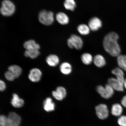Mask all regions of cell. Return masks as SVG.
Listing matches in <instances>:
<instances>
[{
    "label": "cell",
    "instance_id": "5",
    "mask_svg": "<svg viewBox=\"0 0 126 126\" xmlns=\"http://www.w3.org/2000/svg\"><path fill=\"white\" fill-rule=\"evenodd\" d=\"M67 45L71 48H75L78 50L82 48L83 42L81 38L76 34H72L67 40Z\"/></svg>",
    "mask_w": 126,
    "mask_h": 126
},
{
    "label": "cell",
    "instance_id": "4",
    "mask_svg": "<svg viewBox=\"0 0 126 126\" xmlns=\"http://www.w3.org/2000/svg\"><path fill=\"white\" fill-rule=\"evenodd\" d=\"M96 90L102 97L107 99L112 97L114 93V90L108 83L105 87L101 85L97 86Z\"/></svg>",
    "mask_w": 126,
    "mask_h": 126
},
{
    "label": "cell",
    "instance_id": "25",
    "mask_svg": "<svg viewBox=\"0 0 126 126\" xmlns=\"http://www.w3.org/2000/svg\"><path fill=\"white\" fill-rule=\"evenodd\" d=\"M64 5L66 9L72 11L74 10L76 7V3L75 0H65Z\"/></svg>",
    "mask_w": 126,
    "mask_h": 126
},
{
    "label": "cell",
    "instance_id": "31",
    "mask_svg": "<svg viewBox=\"0 0 126 126\" xmlns=\"http://www.w3.org/2000/svg\"><path fill=\"white\" fill-rule=\"evenodd\" d=\"M121 104L123 106L126 108V95L123 97L121 100Z\"/></svg>",
    "mask_w": 126,
    "mask_h": 126
},
{
    "label": "cell",
    "instance_id": "9",
    "mask_svg": "<svg viewBox=\"0 0 126 126\" xmlns=\"http://www.w3.org/2000/svg\"><path fill=\"white\" fill-rule=\"evenodd\" d=\"M102 26L101 20L97 17H94L89 20L88 26L91 31H95L98 30Z\"/></svg>",
    "mask_w": 126,
    "mask_h": 126
},
{
    "label": "cell",
    "instance_id": "30",
    "mask_svg": "<svg viewBox=\"0 0 126 126\" xmlns=\"http://www.w3.org/2000/svg\"><path fill=\"white\" fill-rule=\"evenodd\" d=\"M6 88V85L3 81L0 80V90L3 91L5 90Z\"/></svg>",
    "mask_w": 126,
    "mask_h": 126
},
{
    "label": "cell",
    "instance_id": "21",
    "mask_svg": "<svg viewBox=\"0 0 126 126\" xmlns=\"http://www.w3.org/2000/svg\"><path fill=\"white\" fill-rule=\"evenodd\" d=\"M8 70L13 74L16 78H18L21 75L22 72L21 67L16 65L9 66L8 68Z\"/></svg>",
    "mask_w": 126,
    "mask_h": 126
},
{
    "label": "cell",
    "instance_id": "7",
    "mask_svg": "<svg viewBox=\"0 0 126 126\" xmlns=\"http://www.w3.org/2000/svg\"><path fill=\"white\" fill-rule=\"evenodd\" d=\"M21 121V117L19 115L14 112H12L7 116V126H19Z\"/></svg>",
    "mask_w": 126,
    "mask_h": 126
},
{
    "label": "cell",
    "instance_id": "16",
    "mask_svg": "<svg viewBox=\"0 0 126 126\" xmlns=\"http://www.w3.org/2000/svg\"><path fill=\"white\" fill-rule=\"evenodd\" d=\"M93 62L94 65L99 68L104 67L106 64L104 57L100 54L97 55L94 57Z\"/></svg>",
    "mask_w": 126,
    "mask_h": 126
},
{
    "label": "cell",
    "instance_id": "17",
    "mask_svg": "<svg viewBox=\"0 0 126 126\" xmlns=\"http://www.w3.org/2000/svg\"><path fill=\"white\" fill-rule=\"evenodd\" d=\"M111 73L115 76L116 78L123 83L125 79L124 78V73L123 70L119 67H116L112 70Z\"/></svg>",
    "mask_w": 126,
    "mask_h": 126
},
{
    "label": "cell",
    "instance_id": "23",
    "mask_svg": "<svg viewBox=\"0 0 126 126\" xmlns=\"http://www.w3.org/2000/svg\"><path fill=\"white\" fill-rule=\"evenodd\" d=\"M81 59L83 63L86 65L91 64L94 60L92 55L88 53H85L82 55Z\"/></svg>",
    "mask_w": 126,
    "mask_h": 126
},
{
    "label": "cell",
    "instance_id": "11",
    "mask_svg": "<svg viewBox=\"0 0 126 126\" xmlns=\"http://www.w3.org/2000/svg\"><path fill=\"white\" fill-rule=\"evenodd\" d=\"M66 89L62 86H59L56 88V90L52 92L53 96L58 100H62L65 98L66 95Z\"/></svg>",
    "mask_w": 126,
    "mask_h": 126
},
{
    "label": "cell",
    "instance_id": "14",
    "mask_svg": "<svg viewBox=\"0 0 126 126\" xmlns=\"http://www.w3.org/2000/svg\"><path fill=\"white\" fill-rule=\"evenodd\" d=\"M23 46L26 50H39L40 48V46L33 40L26 42L24 44Z\"/></svg>",
    "mask_w": 126,
    "mask_h": 126
},
{
    "label": "cell",
    "instance_id": "3",
    "mask_svg": "<svg viewBox=\"0 0 126 126\" xmlns=\"http://www.w3.org/2000/svg\"><path fill=\"white\" fill-rule=\"evenodd\" d=\"M15 5L9 0H4L1 4L0 9L1 13L4 16H10L15 11Z\"/></svg>",
    "mask_w": 126,
    "mask_h": 126
},
{
    "label": "cell",
    "instance_id": "26",
    "mask_svg": "<svg viewBox=\"0 0 126 126\" xmlns=\"http://www.w3.org/2000/svg\"><path fill=\"white\" fill-rule=\"evenodd\" d=\"M40 54L39 50H26L24 52V56L27 57H30L34 59L37 58Z\"/></svg>",
    "mask_w": 126,
    "mask_h": 126
},
{
    "label": "cell",
    "instance_id": "1",
    "mask_svg": "<svg viewBox=\"0 0 126 126\" xmlns=\"http://www.w3.org/2000/svg\"><path fill=\"white\" fill-rule=\"evenodd\" d=\"M119 38L118 34L113 32L109 33L104 38V48L112 56L117 57L120 54L121 49L118 42Z\"/></svg>",
    "mask_w": 126,
    "mask_h": 126
},
{
    "label": "cell",
    "instance_id": "20",
    "mask_svg": "<svg viewBox=\"0 0 126 126\" xmlns=\"http://www.w3.org/2000/svg\"><path fill=\"white\" fill-rule=\"evenodd\" d=\"M123 109L120 104L118 103L113 105L111 108V113L115 116H120L123 112Z\"/></svg>",
    "mask_w": 126,
    "mask_h": 126
},
{
    "label": "cell",
    "instance_id": "8",
    "mask_svg": "<svg viewBox=\"0 0 126 126\" xmlns=\"http://www.w3.org/2000/svg\"><path fill=\"white\" fill-rule=\"evenodd\" d=\"M42 76V72L37 68H34L30 71L28 78L32 82H37L40 81Z\"/></svg>",
    "mask_w": 126,
    "mask_h": 126
},
{
    "label": "cell",
    "instance_id": "22",
    "mask_svg": "<svg viewBox=\"0 0 126 126\" xmlns=\"http://www.w3.org/2000/svg\"><path fill=\"white\" fill-rule=\"evenodd\" d=\"M117 60L119 67L126 72V55H119L117 57Z\"/></svg>",
    "mask_w": 126,
    "mask_h": 126
},
{
    "label": "cell",
    "instance_id": "19",
    "mask_svg": "<svg viewBox=\"0 0 126 126\" xmlns=\"http://www.w3.org/2000/svg\"><path fill=\"white\" fill-rule=\"evenodd\" d=\"M56 19L58 22L62 25L67 24L69 21L68 16L66 14L62 12H59L57 14Z\"/></svg>",
    "mask_w": 126,
    "mask_h": 126
},
{
    "label": "cell",
    "instance_id": "15",
    "mask_svg": "<svg viewBox=\"0 0 126 126\" xmlns=\"http://www.w3.org/2000/svg\"><path fill=\"white\" fill-rule=\"evenodd\" d=\"M59 59L56 55L51 54L47 57L46 61L50 66L54 67L57 65L59 63Z\"/></svg>",
    "mask_w": 126,
    "mask_h": 126
},
{
    "label": "cell",
    "instance_id": "27",
    "mask_svg": "<svg viewBox=\"0 0 126 126\" xmlns=\"http://www.w3.org/2000/svg\"><path fill=\"white\" fill-rule=\"evenodd\" d=\"M5 77L6 79L9 81H12L16 78L15 76L12 72L9 71H8L5 73Z\"/></svg>",
    "mask_w": 126,
    "mask_h": 126
},
{
    "label": "cell",
    "instance_id": "6",
    "mask_svg": "<svg viewBox=\"0 0 126 126\" xmlns=\"http://www.w3.org/2000/svg\"><path fill=\"white\" fill-rule=\"evenodd\" d=\"M95 110L97 117L100 119H107L109 115L108 107L105 104H100L96 106Z\"/></svg>",
    "mask_w": 126,
    "mask_h": 126
},
{
    "label": "cell",
    "instance_id": "32",
    "mask_svg": "<svg viewBox=\"0 0 126 126\" xmlns=\"http://www.w3.org/2000/svg\"><path fill=\"white\" fill-rule=\"evenodd\" d=\"M124 87L126 89V79H125L124 83Z\"/></svg>",
    "mask_w": 126,
    "mask_h": 126
},
{
    "label": "cell",
    "instance_id": "18",
    "mask_svg": "<svg viewBox=\"0 0 126 126\" xmlns=\"http://www.w3.org/2000/svg\"><path fill=\"white\" fill-rule=\"evenodd\" d=\"M60 70L63 74L69 75L71 73L72 67L70 63L68 62H64L61 64L60 67Z\"/></svg>",
    "mask_w": 126,
    "mask_h": 126
},
{
    "label": "cell",
    "instance_id": "2",
    "mask_svg": "<svg viewBox=\"0 0 126 126\" xmlns=\"http://www.w3.org/2000/svg\"><path fill=\"white\" fill-rule=\"evenodd\" d=\"M38 18L41 23L46 26L51 25L54 21L53 13L45 10L42 11L39 13Z\"/></svg>",
    "mask_w": 126,
    "mask_h": 126
},
{
    "label": "cell",
    "instance_id": "28",
    "mask_svg": "<svg viewBox=\"0 0 126 126\" xmlns=\"http://www.w3.org/2000/svg\"><path fill=\"white\" fill-rule=\"evenodd\" d=\"M7 117L4 115L0 116V126H7Z\"/></svg>",
    "mask_w": 126,
    "mask_h": 126
},
{
    "label": "cell",
    "instance_id": "13",
    "mask_svg": "<svg viewBox=\"0 0 126 126\" xmlns=\"http://www.w3.org/2000/svg\"><path fill=\"white\" fill-rule=\"evenodd\" d=\"M43 108L47 112H49L54 111L55 109V104L52 100L50 97H47L43 102Z\"/></svg>",
    "mask_w": 126,
    "mask_h": 126
},
{
    "label": "cell",
    "instance_id": "10",
    "mask_svg": "<svg viewBox=\"0 0 126 126\" xmlns=\"http://www.w3.org/2000/svg\"><path fill=\"white\" fill-rule=\"evenodd\" d=\"M108 83L114 90L119 91L124 90V84L116 78H111L108 79Z\"/></svg>",
    "mask_w": 126,
    "mask_h": 126
},
{
    "label": "cell",
    "instance_id": "12",
    "mask_svg": "<svg viewBox=\"0 0 126 126\" xmlns=\"http://www.w3.org/2000/svg\"><path fill=\"white\" fill-rule=\"evenodd\" d=\"M11 103L12 106L15 108H20L23 106L24 102L23 99L20 98L18 94H14L12 95Z\"/></svg>",
    "mask_w": 126,
    "mask_h": 126
},
{
    "label": "cell",
    "instance_id": "29",
    "mask_svg": "<svg viewBox=\"0 0 126 126\" xmlns=\"http://www.w3.org/2000/svg\"><path fill=\"white\" fill-rule=\"evenodd\" d=\"M118 123L120 126H126V116H120L118 120Z\"/></svg>",
    "mask_w": 126,
    "mask_h": 126
},
{
    "label": "cell",
    "instance_id": "24",
    "mask_svg": "<svg viewBox=\"0 0 126 126\" xmlns=\"http://www.w3.org/2000/svg\"><path fill=\"white\" fill-rule=\"evenodd\" d=\"M77 30L81 35H85L89 33L91 30L89 26L83 24L79 25L77 28Z\"/></svg>",
    "mask_w": 126,
    "mask_h": 126
}]
</instances>
